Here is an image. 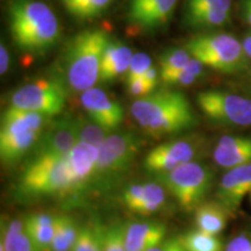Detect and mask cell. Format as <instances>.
Here are the masks:
<instances>
[{"label":"cell","mask_w":251,"mask_h":251,"mask_svg":"<svg viewBox=\"0 0 251 251\" xmlns=\"http://www.w3.org/2000/svg\"><path fill=\"white\" fill-rule=\"evenodd\" d=\"M203 67L199 59L192 57L184 68L179 70L162 72L159 77L168 86H190L203 75Z\"/></svg>","instance_id":"25"},{"label":"cell","mask_w":251,"mask_h":251,"mask_svg":"<svg viewBox=\"0 0 251 251\" xmlns=\"http://www.w3.org/2000/svg\"><path fill=\"white\" fill-rule=\"evenodd\" d=\"M148 251H186L181 243L180 236L165 238L163 242L157 244Z\"/></svg>","instance_id":"36"},{"label":"cell","mask_w":251,"mask_h":251,"mask_svg":"<svg viewBox=\"0 0 251 251\" xmlns=\"http://www.w3.org/2000/svg\"><path fill=\"white\" fill-rule=\"evenodd\" d=\"M130 114L137 125L153 137L178 134L197 124L190 101L178 91H155L136 99L130 106Z\"/></svg>","instance_id":"2"},{"label":"cell","mask_w":251,"mask_h":251,"mask_svg":"<svg viewBox=\"0 0 251 251\" xmlns=\"http://www.w3.org/2000/svg\"><path fill=\"white\" fill-rule=\"evenodd\" d=\"M250 194H251V193H250Z\"/></svg>","instance_id":"43"},{"label":"cell","mask_w":251,"mask_h":251,"mask_svg":"<svg viewBox=\"0 0 251 251\" xmlns=\"http://www.w3.org/2000/svg\"><path fill=\"white\" fill-rule=\"evenodd\" d=\"M67 90L54 79L33 80L15 90L11 96V106L36 112L45 117H54L65 107Z\"/></svg>","instance_id":"9"},{"label":"cell","mask_w":251,"mask_h":251,"mask_svg":"<svg viewBox=\"0 0 251 251\" xmlns=\"http://www.w3.org/2000/svg\"><path fill=\"white\" fill-rule=\"evenodd\" d=\"M80 102L89 119L112 134L124 121V108L117 100L98 87H91L80 96Z\"/></svg>","instance_id":"12"},{"label":"cell","mask_w":251,"mask_h":251,"mask_svg":"<svg viewBox=\"0 0 251 251\" xmlns=\"http://www.w3.org/2000/svg\"><path fill=\"white\" fill-rule=\"evenodd\" d=\"M225 251H251V238L247 235H238L234 237Z\"/></svg>","instance_id":"37"},{"label":"cell","mask_w":251,"mask_h":251,"mask_svg":"<svg viewBox=\"0 0 251 251\" xmlns=\"http://www.w3.org/2000/svg\"><path fill=\"white\" fill-rule=\"evenodd\" d=\"M126 227L121 224H113L103 227L102 251H127L125 244Z\"/></svg>","instance_id":"32"},{"label":"cell","mask_w":251,"mask_h":251,"mask_svg":"<svg viewBox=\"0 0 251 251\" xmlns=\"http://www.w3.org/2000/svg\"><path fill=\"white\" fill-rule=\"evenodd\" d=\"M6 251H39L25 230L24 220L13 219L1 225V240Z\"/></svg>","instance_id":"21"},{"label":"cell","mask_w":251,"mask_h":251,"mask_svg":"<svg viewBox=\"0 0 251 251\" xmlns=\"http://www.w3.org/2000/svg\"><path fill=\"white\" fill-rule=\"evenodd\" d=\"M140 140L131 133H112L99 147V158L93 183L107 188L126 175L140 151Z\"/></svg>","instance_id":"7"},{"label":"cell","mask_w":251,"mask_h":251,"mask_svg":"<svg viewBox=\"0 0 251 251\" xmlns=\"http://www.w3.org/2000/svg\"><path fill=\"white\" fill-rule=\"evenodd\" d=\"M180 240L186 251H224V246L218 237L199 229L187 231L181 235Z\"/></svg>","instance_id":"27"},{"label":"cell","mask_w":251,"mask_h":251,"mask_svg":"<svg viewBox=\"0 0 251 251\" xmlns=\"http://www.w3.org/2000/svg\"><path fill=\"white\" fill-rule=\"evenodd\" d=\"M248 193H251V163L229 169L220 180L215 197L231 214L240 208Z\"/></svg>","instance_id":"15"},{"label":"cell","mask_w":251,"mask_h":251,"mask_svg":"<svg viewBox=\"0 0 251 251\" xmlns=\"http://www.w3.org/2000/svg\"><path fill=\"white\" fill-rule=\"evenodd\" d=\"M7 18L12 40L25 52L45 54L61 36L57 17L41 0H9Z\"/></svg>","instance_id":"1"},{"label":"cell","mask_w":251,"mask_h":251,"mask_svg":"<svg viewBox=\"0 0 251 251\" xmlns=\"http://www.w3.org/2000/svg\"><path fill=\"white\" fill-rule=\"evenodd\" d=\"M157 177L186 212L196 211L201 205L213 183L212 171L198 162L186 163Z\"/></svg>","instance_id":"8"},{"label":"cell","mask_w":251,"mask_h":251,"mask_svg":"<svg viewBox=\"0 0 251 251\" xmlns=\"http://www.w3.org/2000/svg\"><path fill=\"white\" fill-rule=\"evenodd\" d=\"M185 49L203 65L225 74L243 70L248 58L242 43L231 34L226 33L197 36L188 41Z\"/></svg>","instance_id":"6"},{"label":"cell","mask_w":251,"mask_h":251,"mask_svg":"<svg viewBox=\"0 0 251 251\" xmlns=\"http://www.w3.org/2000/svg\"><path fill=\"white\" fill-rule=\"evenodd\" d=\"M230 20V12L214 8L191 9L186 11L185 21L191 28L203 29V28L221 27Z\"/></svg>","instance_id":"24"},{"label":"cell","mask_w":251,"mask_h":251,"mask_svg":"<svg viewBox=\"0 0 251 251\" xmlns=\"http://www.w3.org/2000/svg\"><path fill=\"white\" fill-rule=\"evenodd\" d=\"M168 228L159 221L133 222L125 230L127 251H148L165 240Z\"/></svg>","instance_id":"18"},{"label":"cell","mask_w":251,"mask_h":251,"mask_svg":"<svg viewBox=\"0 0 251 251\" xmlns=\"http://www.w3.org/2000/svg\"><path fill=\"white\" fill-rule=\"evenodd\" d=\"M197 103L209 120L220 125L251 126V98L221 90L198 93Z\"/></svg>","instance_id":"10"},{"label":"cell","mask_w":251,"mask_h":251,"mask_svg":"<svg viewBox=\"0 0 251 251\" xmlns=\"http://www.w3.org/2000/svg\"><path fill=\"white\" fill-rule=\"evenodd\" d=\"M108 40L102 29L80 31L72 39L64 61L65 78L71 90L83 93L100 80V65Z\"/></svg>","instance_id":"3"},{"label":"cell","mask_w":251,"mask_h":251,"mask_svg":"<svg viewBox=\"0 0 251 251\" xmlns=\"http://www.w3.org/2000/svg\"><path fill=\"white\" fill-rule=\"evenodd\" d=\"M99 158V149L92 144L79 141L67 155L75 191L90 184L96 174Z\"/></svg>","instance_id":"16"},{"label":"cell","mask_w":251,"mask_h":251,"mask_svg":"<svg viewBox=\"0 0 251 251\" xmlns=\"http://www.w3.org/2000/svg\"><path fill=\"white\" fill-rule=\"evenodd\" d=\"M243 18L251 27V0H242Z\"/></svg>","instance_id":"39"},{"label":"cell","mask_w":251,"mask_h":251,"mask_svg":"<svg viewBox=\"0 0 251 251\" xmlns=\"http://www.w3.org/2000/svg\"><path fill=\"white\" fill-rule=\"evenodd\" d=\"M250 85H251V77H250Z\"/></svg>","instance_id":"42"},{"label":"cell","mask_w":251,"mask_h":251,"mask_svg":"<svg viewBox=\"0 0 251 251\" xmlns=\"http://www.w3.org/2000/svg\"><path fill=\"white\" fill-rule=\"evenodd\" d=\"M166 193L161 183H144V196L142 200L130 209L141 215L152 214L164 206Z\"/></svg>","instance_id":"26"},{"label":"cell","mask_w":251,"mask_h":251,"mask_svg":"<svg viewBox=\"0 0 251 251\" xmlns=\"http://www.w3.org/2000/svg\"><path fill=\"white\" fill-rule=\"evenodd\" d=\"M229 214L230 213L220 202L203 201L194 211V222L197 229L218 236L227 226Z\"/></svg>","instance_id":"20"},{"label":"cell","mask_w":251,"mask_h":251,"mask_svg":"<svg viewBox=\"0 0 251 251\" xmlns=\"http://www.w3.org/2000/svg\"><path fill=\"white\" fill-rule=\"evenodd\" d=\"M192 58L186 49H169L159 56V68L162 72H170L179 70L187 64Z\"/></svg>","instance_id":"31"},{"label":"cell","mask_w":251,"mask_h":251,"mask_svg":"<svg viewBox=\"0 0 251 251\" xmlns=\"http://www.w3.org/2000/svg\"><path fill=\"white\" fill-rule=\"evenodd\" d=\"M157 84L147 79L144 76L126 78V89L130 96L136 97L137 99L149 96L155 92Z\"/></svg>","instance_id":"33"},{"label":"cell","mask_w":251,"mask_h":251,"mask_svg":"<svg viewBox=\"0 0 251 251\" xmlns=\"http://www.w3.org/2000/svg\"><path fill=\"white\" fill-rule=\"evenodd\" d=\"M150 68H152V62L149 55H147L146 52H135L126 72V78L143 76Z\"/></svg>","instance_id":"34"},{"label":"cell","mask_w":251,"mask_h":251,"mask_svg":"<svg viewBox=\"0 0 251 251\" xmlns=\"http://www.w3.org/2000/svg\"><path fill=\"white\" fill-rule=\"evenodd\" d=\"M45 115L9 106L1 114L0 157L2 163L13 164L39 143Z\"/></svg>","instance_id":"5"},{"label":"cell","mask_w":251,"mask_h":251,"mask_svg":"<svg viewBox=\"0 0 251 251\" xmlns=\"http://www.w3.org/2000/svg\"><path fill=\"white\" fill-rule=\"evenodd\" d=\"M203 8H214L230 12L231 0H187L186 11Z\"/></svg>","instance_id":"35"},{"label":"cell","mask_w":251,"mask_h":251,"mask_svg":"<svg viewBox=\"0 0 251 251\" xmlns=\"http://www.w3.org/2000/svg\"><path fill=\"white\" fill-rule=\"evenodd\" d=\"M78 118H79V141L92 144V146L99 148L109 133L102 129L100 126L93 122L91 119H85L83 117Z\"/></svg>","instance_id":"30"},{"label":"cell","mask_w":251,"mask_h":251,"mask_svg":"<svg viewBox=\"0 0 251 251\" xmlns=\"http://www.w3.org/2000/svg\"><path fill=\"white\" fill-rule=\"evenodd\" d=\"M54 228L55 224L40 226L25 221V230L39 251H51Z\"/></svg>","instance_id":"29"},{"label":"cell","mask_w":251,"mask_h":251,"mask_svg":"<svg viewBox=\"0 0 251 251\" xmlns=\"http://www.w3.org/2000/svg\"><path fill=\"white\" fill-rule=\"evenodd\" d=\"M23 198H42L75 192L67 156L36 155L18 181Z\"/></svg>","instance_id":"4"},{"label":"cell","mask_w":251,"mask_h":251,"mask_svg":"<svg viewBox=\"0 0 251 251\" xmlns=\"http://www.w3.org/2000/svg\"><path fill=\"white\" fill-rule=\"evenodd\" d=\"M133 51L118 40H108L100 65V80L109 81L127 72Z\"/></svg>","instance_id":"19"},{"label":"cell","mask_w":251,"mask_h":251,"mask_svg":"<svg viewBox=\"0 0 251 251\" xmlns=\"http://www.w3.org/2000/svg\"><path fill=\"white\" fill-rule=\"evenodd\" d=\"M79 142V118L67 115L41 135L36 155L67 156Z\"/></svg>","instance_id":"14"},{"label":"cell","mask_w":251,"mask_h":251,"mask_svg":"<svg viewBox=\"0 0 251 251\" xmlns=\"http://www.w3.org/2000/svg\"><path fill=\"white\" fill-rule=\"evenodd\" d=\"M242 47L244 52H246V56L248 58H251V31L248 33L246 36H244L243 42H242Z\"/></svg>","instance_id":"40"},{"label":"cell","mask_w":251,"mask_h":251,"mask_svg":"<svg viewBox=\"0 0 251 251\" xmlns=\"http://www.w3.org/2000/svg\"><path fill=\"white\" fill-rule=\"evenodd\" d=\"M213 159L221 168L233 169L251 163V139L243 136L220 137L216 143Z\"/></svg>","instance_id":"17"},{"label":"cell","mask_w":251,"mask_h":251,"mask_svg":"<svg viewBox=\"0 0 251 251\" xmlns=\"http://www.w3.org/2000/svg\"><path fill=\"white\" fill-rule=\"evenodd\" d=\"M177 2L178 0H130L128 21L143 33H152L169 23Z\"/></svg>","instance_id":"13"},{"label":"cell","mask_w":251,"mask_h":251,"mask_svg":"<svg viewBox=\"0 0 251 251\" xmlns=\"http://www.w3.org/2000/svg\"><path fill=\"white\" fill-rule=\"evenodd\" d=\"M114 0H61L71 17L77 21H91L101 17Z\"/></svg>","instance_id":"22"},{"label":"cell","mask_w":251,"mask_h":251,"mask_svg":"<svg viewBox=\"0 0 251 251\" xmlns=\"http://www.w3.org/2000/svg\"><path fill=\"white\" fill-rule=\"evenodd\" d=\"M8 65L9 54L4 43H1V46H0V72H1V75L6 74V71L8 70Z\"/></svg>","instance_id":"38"},{"label":"cell","mask_w":251,"mask_h":251,"mask_svg":"<svg viewBox=\"0 0 251 251\" xmlns=\"http://www.w3.org/2000/svg\"><path fill=\"white\" fill-rule=\"evenodd\" d=\"M103 227L99 224H86L79 228L71 251H102Z\"/></svg>","instance_id":"28"},{"label":"cell","mask_w":251,"mask_h":251,"mask_svg":"<svg viewBox=\"0 0 251 251\" xmlns=\"http://www.w3.org/2000/svg\"><path fill=\"white\" fill-rule=\"evenodd\" d=\"M201 144L198 140H177L164 142L150 150L144 157L143 168L150 174L161 176L178 166L194 162Z\"/></svg>","instance_id":"11"},{"label":"cell","mask_w":251,"mask_h":251,"mask_svg":"<svg viewBox=\"0 0 251 251\" xmlns=\"http://www.w3.org/2000/svg\"><path fill=\"white\" fill-rule=\"evenodd\" d=\"M0 251H6L4 244H2V242H0Z\"/></svg>","instance_id":"41"},{"label":"cell","mask_w":251,"mask_h":251,"mask_svg":"<svg viewBox=\"0 0 251 251\" xmlns=\"http://www.w3.org/2000/svg\"><path fill=\"white\" fill-rule=\"evenodd\" d=\"M78 233L79 227L74 218L67 214L56 215L51 251H71Z\"/></svg>","instance_id":"23"}]
</instances>
